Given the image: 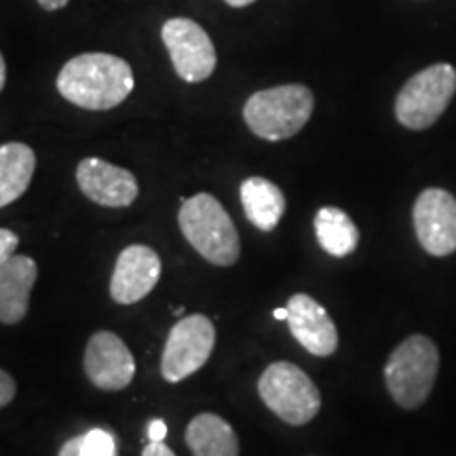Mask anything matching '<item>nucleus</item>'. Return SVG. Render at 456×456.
<instances>
[{"mask_svg":"<svg viewBox=\"0 0 456 456\" xmlns=\"http://www.w3.org/2000/svg\"><path fill=\"white\" fill-rule=\"evenodd\" d=\"M134 70L123 57L83 53L72 57L57 74V91L85 110H110L134 91Z\"/></svg>","mask_w":456,"mask_h":456,"instance_id":"1","label":"nucleus"},{"mask_svg":"<svg viewBox=\"0 0 456 456\" xmlns=\"http://www.w3.org/2000/svg\"><path fill=\"white\" fill-rule=\"evenodd\" d=\"M178 224L197 254L216 266H232L241 256V239L235 222L224 205L209 192H199L182 203Z\"/></svg>","mask_w":456,"mask_h":456,"instance_id":"2","label":"nucleus"},{"mask_svg":"<svg viewBox=\"0 0 456 456\" xmlns=\"http://www.w3.org/2000/svg\"><path fill=\"white\" fill-rule=\"evenodd\" d=\"M315 98L305 85L262 89L245 102L243 118L254 135L266 142L289 140L309 123Z\"/></svg>","mask_w":456,"mask_h":456,"instance_id":"3","label":"nucleus"},{"mask_svg":"<svg viewBox=\"0 0 456 456\" xmlns=\"http://www.w3.org/2000/svg\"><path fill=\"white\" fill-rule=\"evenodd\" d=\"M440 370V353L429 336L414 334L399 342L385 366V383L397 406H423Z\"/></svg>","mask_w":456,"mask_h":456,"instance_id":"4","label":"nucleus"},{"mask_svg":"<svg viewBox=\"0 0 456 456\" xmlns=\"http://www.w3.org/2000/svg\"><path fill=\"white\" fill-rule=\"evenodd\" d=\"M258 395L283 423H311L322 408V393L305 370L289 362H275L258 379Z\"/></svg>","mask_w":456,"mask_h":456,"instance_id":"5","label":"nucleus"},{"mask_svg":"<svg viewBox=\"0 0 456 456\" xmlns=\"http://www.w3.org/2000/svg\"><path fill=\"white\" fill-rule=\"evenodd\" d=\"M456 94V68L433 64L399 89L395 117L403 127L412 131L429 129L446 112Z\"/></svg>","mask_w":456,"mask_h":456,"instance_id":"6","label":"nucleus"},{"mask_svg":"<svg viewBox=\"0 0 456 456\" xmlns=\"http://www.w3.org/2000/svg\"><path fill=\"white\" fill-rule=\"evenodd\" d=\"M216 346V326L205 315H188L169 330L161 355L167 383H182L209 362Z\"/></svg>","mask_w":456,"mask_h":456,"instance_id":"7","label":"nucleus"},{"mask_svg":"<svg viewBox=\"0 0 456 456\" xmlns=\"http://www.w3.org/2000/svg\"><path fill=\"white\" fill-rule=\"evenodd\" d=\"M161 37L169 51L174 70L182 81L201 83L212 77L218 64L216 47L209 34L197 21L174 17L163 24Z\"/></svg>","mask_w":456,"mask_h":456,"instance_id":"8","label":"nucleus"},{"mask_svg":"<svg viewBox=\"0 0 456 456\" xmlns=\"http://www.w3.org/2000/svg\"><path fill=\"white\" fill-rule=\"evenodd\" d=\"M414 232L427 254L446 258L456 252V199L444 188H427L414 203Z\"/></svg>","mask_w":456,"mask_h":456,"instance_id":"9","label":"nucleus"},{"mask_svg":"<svg viewBox=\"0 0 456 456\" xmlns=\"http://www.w3.org/2000/svg\"><path fill=\"white\" fill-rule=\"evenodd\" d=\"M83 366L91 385L100 391H123L134 383L135 359L123 338L108 330L91 336L85 346Z\"/></svg>","mask_w":456,"mask_h":456,"instance_id":"10","label":"nucleus"},{"mask_svg":"<svg viewBox=\"0 0 456 456\" xmlns=\"http://www.w3.org/2000/svg\"><path fill=\"white\" fill-rule=\"evenodd\" d=\"M161 279V258L148 245L135 243L118 254L110 277V296L118 305H135L155 289Z\"/></svg>","mask_w":456,"mask_h":456,"instance_id":"11","label":"nucleus"},{"mask_svg":"<svg viewBox=\"0 0 456 456\" xmlns=\"http://www.w3.org/2000/svg\"><path fill=\"white\" fill-rule=\"evenodd\" d=\"M77 182L83 195L102 208H129L140 195L138 180L129 169L98 157H87L78 163Z\"/></svg>","mask_w":456,"mask_h":456,"instance_id":"12","label":"nucleus"},{"mask_svg":"<svg viewBox=\"0 0 456 456\" xmlns=\"http://www.w3.org/2000/svg\"><path fill=\"white\" fill-rule=\"evenodd\" d=\"M288 326L311 355L330 357L338 349V330L332 317L309 294H294L288 300Z\"/></svg>","mask_w":456,"mask_h":456,"instance_id":"13","label":"nucleus"},{"mask_svg":"<svg viewBox=\"0 0 456 456\" xmlns=\"http://www.w3.org/2000/svg\"><path fill=\"white\" fill-rule=\"evenodd\" d=\"M38 266L30 256H11L0 266V323L15 326L28 315Z\"/></svg>","mask_w":456,"mask_h":456,"instance_id":"14","label":"nucleus"},{"mask_svg":"<svg viewBox=\"0 0 456 456\" xmlns=\"http://www.w3.org/2000/svg\"><path fill=\"white\" fill-rule=\"evenodd\" d=\"M239 197H241L245 218L258 231H275L285 214V195L281 188L273 184L271 180L254 175L243 182Z\"/></svg>","mask_w":456,"mask_h":456,"instance_id":"15","label":"nucleus"},{"mask_svg":"<svg viewBox=\"0 0 456 456\" xmlns=\"http://www.w3.org/2000/svg\"><path fill=\"white\" fill-rule=\"evenodd\" d=\"M186 446L192 456H239V437L218 414H197L186 427Z\"/></svg>","mask_w":456,"mask_h":456,"instance_id":"16","label":"nucleus"},{"mask_svg":"<svg viewBox=\"0 0 456 456\" xmlns=\"http://www.w3.org/2000/svg\"><path fill=\"white\" fill-rule=\"evenodd\" d=\"M37 155L28 144L9 142L0 146V208L17 201L30 186Z\"/></svg>","mask_w":456,"mask_h":456,"instance_id":"17","label":"nucleus"},{"mask_svg":"<svg viewBox=\"0 0 456 456\" xmlns=\"http://www.w3.org/2000/svg\"><path fill=\"white\" fill-rule=\"evenodd\" d=\"M315 237L322 249L334 258H346L357 249L359 231L351 216L340 208H322L315 216Z\"/></svg>","mask_w":456,"mask_h":456,"instance_id":"18","label":"nucleus"},{"mask_svg":"<svg viewBox=\"0 0 456 456\" xmlns=\"http://www.w3.org/2000/svg\"><path fill=\"white\" fill-rule=\"evenodd\" d=\"M78 440H81V450L87 456H117L114 436L104 429H91L78 436Z\"/></svg>","mask_w":456,"mask_h":456,"instance_id":"19","label":"nucleus"},{"mask_svg":"<svg viewBox=\"0 0 456 456\" xmlns=\"http://www.w3.org/2000/svg\"><path fill=\"white\" fill-rule=\"evenodd\" d=\"M17 245H20V237H17L13 231H9V228H0V266H3L11 256H15Z\"/></svg>","mask_w":456,"mask_h":456,"instance_id":"20","label":"nucleus"},{"mask_svg":"<svg viewBox=\"0 0 456 456\" xmlns=\"http://www.w3.org/2000/svg\"><path fill=\"white\" fill-rule=\"evenodd\" d=\"M15 393H17V387H15L13 376L4 372V370H0V410L13 402Z\"/></svg>","mask_w":456,"mask_h":456,"instance_id":"21","label":"nucleus"},{"mask_svg":"<svg viewBox=\"0 0 456 456\" xmlns=\"http://www.w3.org/2000/svg\"><path fill=\"white\" fill-rule=\"evenodd\" d=\"M165 436H167V425L165 420L155 419L148 423V440L151 442H165Z\"/></svg>","mask_w":456,"mask_h":456,"instance_id":"22","label":"nucleus"},{"mask_svg":"<svg viewBox=\"0 0 456 456\" xmlns=\"http://www.w3.org/2000/svg\"><path fill=\"white\" fill-rule=\"evenodd\" d=\"M142 456H175V452L165 442H151L142 450Z\"/></svg>","mask_w":456,"mask_h":456,"instance_id":"23","label":"nucleus"},{"mask_svg":"<svg viewBox=\"0 0 456 456\" xmlns=\"http://www.w3.org/2000/svg\"><path fill=\"white\" fill-rule=\"evenodd\" d=\"M57 456H87V454H85L81 450V440H78V437H72V440H68L64 446L60 448Z\"/></svg>","mask_w":456,"mask_h":456,"instance_id":"24","label":"nucleus"},{"mask_svg":"<svg viewBox=\"0 0 456 456\" xmlns=\"http://www.w3.org/2000/svg\"><path fill=\"white\" fill-rule=\"evenodd\" d=\"M68 3H70V0H38V4H41V7H43L45 11H57V9H64Z\"/></svg>","mask_w":456,"mask_h":456,"instance_id":"25","label":"nucleus"},{"mask_svg":"<svg viewBox=\"0 0 456 456\" xmlns=\"http://www.w3.org/2000/svg\"><path fill=\"white\" fill-rule=\"evenodd\" d=\"M4 83H7V64H4V57L0 53V91L4 89Z\"/></svg>","mask_w":456,"mask_h":456,"instance_id":"26","label":"nucleus"},{"mask_svg":"<svg viewBox=\"0 0 456 456\" xmlns=\"http://www.w3.org/2000/svg\"><path fill=\"white\" fill-rule=\"evenodd\" d=\"M226 4H231V7H248V4H252V3H256V0H224Z\"/></svg>","mask_w":456,"mask_h":456,"instance_id":"27","label":"nucleus"},{"mask_svg":"<svg viewBox=\"0 0 456 456\" xmlns=\"http://www.w3.org/2000/svg\"><path fill=\"white\" fill-rule=\"evenodd\" d=\"M273 317H275V319H285V322H288V306H285V309H275V313H273Z\"/></svg>","mask_w":456,"mask_h":456,"instance_id":"28","label":"nucleus"}]
</instances>
